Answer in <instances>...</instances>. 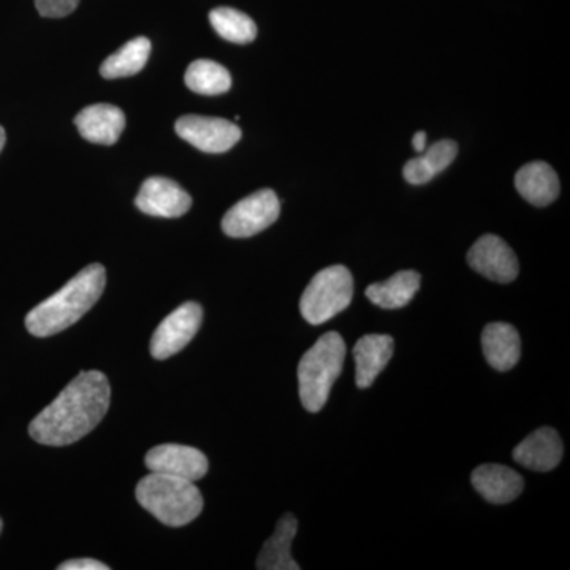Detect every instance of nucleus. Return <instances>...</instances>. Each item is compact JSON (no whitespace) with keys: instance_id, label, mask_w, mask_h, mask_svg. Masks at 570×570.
Returning <instances> with one entry per match:
<instances>
[{"instance_id":"cd10ccee","label":"nucleus","mask_w":570,"mask_h":570,"mask_svg":"<svg viewBox=\"0 0 570 570\" xmlns=\"http://www.w3.org/2000/svg\"><path fill=\"white\" fill-rule=\"evenodd\" d=\"M3 530V523H2V520H0V532H2Z\"/></svg>"},{"instance_id":"f257e3e1","label":"nucleus","mask_w":570,"mask_h":570,"mask_svg":"<svg viewBox=\"0 0 570 570\" xmlns=\"http://www.w3.org/2000/svg\"><path fill=\"white\" fill-rule=\"evenodd\" d=\"M111 387L100 371H82L29 425L33 441L52 448L88 436L110 409Z\"/></svg>"},{"instance_id":"f8f14e48","label":"nucleus","mask_w":570,"mask_h":570,"mask_svg":"<svg viewBox=\"0 0 570 570\" xmlns=\"http://www.w3.org/2000/svg\"><path fill=\"white\" fill-rule=\"evenodd\" d=\"M562 453L564 449L558 431L543 426L523 439L513 449L512 456L517 463L531 471L549 472L561 463Z\"/></svg>"},{"instance_id":"9b49d317","label":"nucleus","mask_w":570,"mask_h":570,"mask_svg":"<svg viewBox=\"0 0 570 570\" xmlns=\"http://www.w3.org/2000/svg\"><path fill=\"white\" fill-rule=\"evenodd\" d=\"M146 468L157 474L190 480L204 479L208 472V459L198 449L181 444H163L153 448L145 456Z\"/></svg>"},{"instance_id":"423d86ee","label":"nucleus","mask_w":570,"mask_h":570,"mask_svg":"<svg viewBox=\"0 0 570 570\" xmlns=\"http://www.w3.org/2000/svg\"><path fill=\"white\" fill-rule=\"evenodd\" d=\"M279 213L277 195L269 189L257 190L228 209L223 219L224 234L230 238H250L275 224Z\"/></svg>"},{"instance_id":"ddd939ff","label":"nucleus","mask_w":570,"mask_h":570,"mask_svg":"<svg viewBox=\"0 0 570 570\" xmlns=\"http://www.w3.org/2000/svg\"><path fill=\"white\" fill-rule=\"evenodd\" d=\"M75 126L85 140L96 145L111 146L121 137L126 116L121 108L110 104L89 105L78 112Z\"/></svg>"},{"instance_id":"393cba45","label":"nucleus","mask_w":570,"mask_h":570,"mask_svg":"<svg viewBox=\"0 0 570 570\" xmlns=\"http://www.w3.org/2000/svg\"><path fill=\"white\" fill-rule=\"evenodd\" d=\"M59 570H110L104 562L91 560V558H80V560H70L62 562Z\"/></svg>"},{"instance_id":"39448f33","label":"nucleus","mask_w":570,"mask_h":570,"mask_svg":"<svg viewBox=\"0 0 570 570\" xmlns=\"http://www.w3.org/2000/svg\"><path fill=\"white\" fill-rule=\"evenodd\" d=\"M354 279L343 265L321 269L307 284L299 299L302 316L311 325H321L343 313L352 303Z\"/></svg>"},{"instance_id":"7ed1b4c3","label":"nucleus","mask_w":570,"mask_h":570,"mask_svg":"<svg viewBox=\"0 0 570 570\" xmlns=\"http://www.w3.org/2000/svg\"><path fill=\"white\" fill-rule=\"evenodd\" d=\"M135 494L138 504L165 527H186L204 510V497L195 482L174 475L151 472L138 482Z\"/></svg>"},{"instance_id":"b1692460","label":"nucleus","mask_w":570,"mask_h":570,"mask_svg":"<svg viewBox=\"0 0 570 570\" xmlns=\"http://www.w3.org/2000/svg\"><path fill=\"white\" fill-rule=\"evenodd\" d=\"M80 0H36L37 10L45 18L69 17L77 10Z\"/></svg>"},{"instance_id":"9d476101","label":"nucleus","mask_w":570,"mask_h":570,"mask_svg":"<svg viewBox=\"0 0 570 570\" xmlns=\"http://www.w3.org/2000/svg\"><path fill=\"white\" fill-rule=\"evenodd\" d=\"M135 206L148 216L175 219L189 212L193 198L171 179L153 176L141 184Z\"/></svg>"},{"instance_id":"aec40b11","label":"nucleus","mask_w":570,"mask_h":570,"mask_svg":"<svg viewBox=\"0 0 570 570\" xmlns=\"http://www.w3.org/2000/svg\"><path fill=\"white\" fill-rule=\"evenodd\" d=\"M459 154V145L453 140L434 142L426 149L425 156L415 157L404 165L403 175L414 186L430 183L434 176L442 174Z\"/></svg>"},{"instance_id":"1a4fd4ad","label":"nucleus","mask_w":570,"mask_h":570,"mask_svg":"<svg viewBox=\"0 0 570 570\" xmlns=\"http://www.w3.org/2000/svg\"><path fill=\"white\" fill-rule=\"evenodd\" d=\"M468 264L479 275L499 284L513 283L519 276V258L512 247L497 235H483L468 253Z\"/></svg>"},{"instance_id":"bb28decb","label":"nucleus","mask_w":570,"mask_h":570,"mask_svg":"<svg viewBox=\"0 0 570 570\" xmlns=\"http://www.w3.org/2000/svg\"><path fill=\"white\" fill-rule=\"evenodd\" d=\"M6 141H7L6 130H3V127L0 126V153H2L3 146H6Z\"/></svg>"},{"instance_id":"f03ea898","label":"nucleus","mask_w":570,"mask_h":570,"mask_svg":"<svg viewBox=\"0 0 570 570\" xmlns=\"http://www.w3.org/2000/svg\"><path fill=\"white\" fill-rule=\"evenodd\" d=\"M107 285V272L100 264H92L71 277L61 291L33 307L26 317V328L32 336L58 335L77 324L99 302Z\"/></svg>"},{"instance_id":"dca6fc26","label":"nucleus","mask_w":570,"mask_h":570,"mask_svg":"<svg viewBox=\"0 0 570 570\" xmlns=\"http://www.w3.org/2000/svg\"><path fill=\"white\" fill-rule=\"evenodd\" d=\"M482 348L487 362L498 371H509L520 362L519 332L504 322H493L483 328Z\"/></svg>"},{"instance_id":"6e6552de","label":"nucleus","mask_w":570,"mask_h":570,"mask_svg":"<svg viewBox=\"0 0 570 570\" xmlns=\"http://www.w3.org/2000/svg\"><path fill=\"white\" fill-rule=\"evenodd\" d=\"M175 129L183 140L208 154L227 153L242 138V129L223 118L187 115L176 121Z\"/></svg>"},{"instance_id":"5701e85b","label":"nucleus","mask_w":570,"mask_h":570,"mask_svg":"<svg viewBox=\"0 0 570 570\" xmlns=\"http://www.w3.org/2000/svg\"><path fill=\"white\" fill-rule=\"evenodd\" d=\"M209 22H212L214 31L232 43H250L257 37L255 22L243 11L230 9V7L214 9L209 13Z\"/></svg>"},{"instance_id":"f3484780","label":"nucleus","mask_w":570,"mask_h":570,"mask_svg":"<svg viewBox=\"0 0 570 570\" xmlns=\"http://www.w3.org/2000/svg\"><path fill=\"white\" fill-rule=\"evenodd\" d=\"M515 187L524 200L534 206H549L560 195V178L546 163L524 165L515 176Z\"/></svg>"},{"instance_id":"2eb2a0df","label":"nucleus","mask_w":570,"mask_h":570,"mask_svg":"<svg viewBox=\"0 0 570 570\" xmlns=\"http://www.w3.org/2000/svg\"><path fill=\"white\" fill-rule=\"evenodd\" d=\"M395 352V341L389 335H366L354 347L355 381L358 389L374 384L379 374L387 367Z\"/></svg>"},{"instance_id":"6ab92c4d","label":"nucleus","mask_w":570,"mask_h":570,"mask_svg":"<svg viewBox=\"0 0 570 570\" xmlns=\"http://www.w3.org/2000/svg\"><path fill=\"white\" fill-rule=\"evenodd\" d=\"M420 283L422 276L417 272L406 269L396 273L384 283L371 284L366 288V298L382 309H400L412 302L419 292Z\"/></svg>"},{"instance_id":"0eeeda50","label":"nucleus","mask_w":570,"mask_h":570,"mask_svg":"<svg viewBox=\"0 0 570 570\" xmlns=\"http://www.w3.org/2000/svg\"><path fill=\"white\" fill-rule=\"evenodd\" d=\"M204 309L198 303L187 302L165 317L157 326L151 340V355L156 360H167L181 352L200 330Z\"/></svg>"},{"instance_id":"20e7f679","label":"nucleus","mask_w":570,"mask_h":570,"mask_svg":"<svg viewBox=\"0 0 570 570\" xmlns=\"http://www.w3.org/2000/svg\"><path fill=\"white\" fill-rule=\"evenodd\" d=\"M346 343L340 333L328 332L318 337L298 365L299 397L307 412L322 411L333 384L343 371Z\"/></svg>"},{"instance_id":"4468645a","label":"nucleus","mask_w":570,"mask_h":570,"mask_svg":"<svg viewBox=\"0 0 570 570\" xmlns=\"http://www.w3.org/2000/svg\"><path fill=\"white\" fill-rule=\"evenodd\" d=\"M471 480L480 497L491 504H509L524 489L523 478L519 472L502 464H482L474 469Z\"/></svg>"},{"instance_id":"412c9836","label":"nucleus","mask_w":570,"mask_h":570,"mask_svg":"<svg viewBox=\"0 0 570 570\" xmlns=\"http://www.w3.org/2000/svg\"><path fill=\"white\" fill-rule=\"evenodd\" d=\"M149 55H151V41L146 37H137V39L127 41L118 51L112 52L110 58L105 59L100 67V73L107 80L132 77L145 69Z\"/></svg>"},{"instance_id":"a211bd4d","label":"nucleus","mask_w":570,"mask_h":570,"mask_svg":"<svg viewBox=\"0 0 570 570\" xmlns=\"http://www.w3.org/2000/svg\"><path fill=\"white\" fill-rule=\"evenodd\" d=\"M298 532V520L292 513H285L277 521L272 538L266 540L257 558L261 570H299L298 562L292 558L291 547Z\"/></svg>"},{"instance_id":"4be33fe9","label":"nucleus","mask_w":570,"mask_h":570,"mask_svg":"<svg viewBox=\"0 0 570 570\" xmlns=\"http://www.w3.org/2000/svg\"><path fill=\"white\" fill-rule=\"evenodd\" d=\"M187 88L202 96H219L232 88V75L220 63L198 59L190 63L184 77Z\"/></svg>"},{"instance_id":"a878e982","label":"nucleus","mask_w":570,"mask_h":570,"mask_svg":"<svg viewBox=\"0 0 570 570\" xmlns=\"http://www.w3.org/2000/svg\"><path fill=\"white\" fill-rule=\"evenodd\" d=\"M412 146H414L415 151L425 153L426 149V134L423 130L414 135L412 138Z\"/></svg>"}]
</instances>
